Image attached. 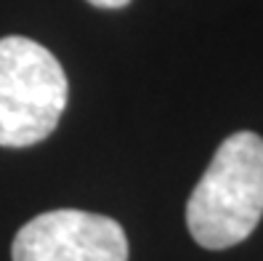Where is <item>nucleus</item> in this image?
<instances>
[{
    "label": "nucleus",
    "mask_w": 263,
    "mask_h": 261,
    "mask_svg": "<svg viewBox=\"0 0 263 261\" xmlns=\"http://www.w3.org/2000/svg\"><path fill=\"white\" fill-rule=\"evenodd\" d=\"M263 216V139L237 131L215 149L186 203V227L208 251L231 248L253 235Z\"/></svg>",
    "instance_id": "f257e3e1"
},
{
    "label": "nucleus",
    "mask_w": 263,
    "mask_h": 261,
    "mask_svg": "<svg viewBox=\"0 0 263 261\" xmlns=\"http://www.w3.org/2000/svg\"><path fill=\"white\" fill-rule=\"evenodd\" d=\"M67 99V72L45 45L22 35L0 38V147L48 139Z\"/></svg>",
    "instance_id": "f03ea898"
},
{
    "label": "nucleus",
    "mask_w": 263,
    "mask_h": 261,
    "mask_svg": "<svg viewBox=\"0 0 263 261\" xmlns=\"http://www.w3.org/2000/svg\"><path fill=\"white\" fill-rule=\"evenodd\" d=\"M13 261H128V237L115 219L61 208L40 213L13 237Z\"/></svg>",
    "instance_id": "7ed1b4c3"
},
{
    "label": "nucleus",
    "mask_w": 263,
    "mask_h": 261,
    "mask_svg": "<svg viewBox=\"0 0 263 261\" xmlns=\"http://www.w3.org/2000/svg\"><path fill=\"white\" fill-rule=\"evenodd\" d=\"M88 3L96 8H125L130 0H88Z\"/></svg>",
    "instance_id": "20e7f679"
}]
</instances>
